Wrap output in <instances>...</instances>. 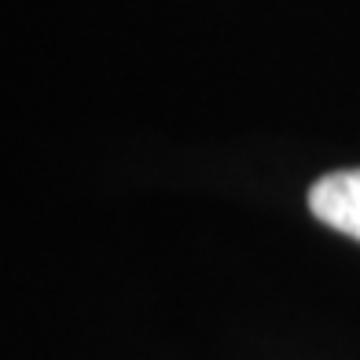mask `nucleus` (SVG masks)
<instances>
[{
  "label": "nucleus",
  "mask_w": 360,
  "mask_h": 360,
  "mask_svg": "<svg viewBox=\"0 0 360 360\" xmlns=\"http://www.w3.org/2000/svg\"><path fill=\"white\" fill-rule=\"evenodd\" d=\"M309 210L335 232L360 243V169H338L309 188Z\"/></svg>",
  "instance_id": "1"
}]
</instances>
